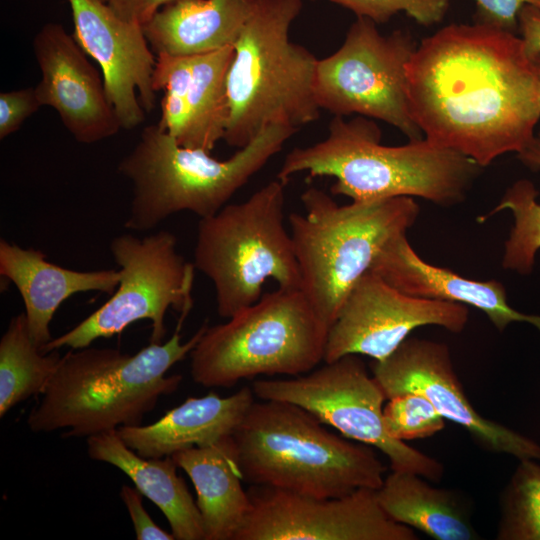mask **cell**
<instances>
[{"instance_id":"1","label":"cell","mask_w":540,"mask_h":540,"mask_svg":"<svg viewBox=\"0 0 540 540\" xmlns=\"http://www.w3.org/2000/svg\"><path fill=\"white\" fill-rule=\"evenodd\" d=\"M409 111L424 138L482 168L521 152L540 119V85L521 37L450 24L424 38L406 70Z\"/></svg>"},{"instance_id":"2","label":"cell","mask_w":540,"mask_h":540,"mask_svg":"<svg viewBox=\"0 0 540 540\" xmlns=\"http://www.w3.org/2000/svg\"><path fill=\"white\" fill-rule=\"evenodd\" d=\"M208 326L186 342L182 325L165 342L130 355L114 348L70 349L27 417L34 433L67 429L64 438L90 437L121 426L141 425L158 400L175 392L182 376L169 369L190 354Z\"/></svg>"},{"instance_id":"3","label":"cell","mask_w":540,"mask_h":540,"mask_svg":"<svg viewBox=\"0 0 540 540\" xmlns=\"http://www.w3.org/2000/svg\"><path fill=\"white\" fill-rule=\"evenodd\" d=\"M328 130L324 140L292 149L277 179L286 184L307 172L310 177H334L331 193L355 202L404 196L451 207L463 202L482 169L424 137L402 146L383 145L379 127L363 116L349 121L334 116Z\"/></svg>"},{"instance_id":"4","label":"cell","mask_w":540,"mask_h":540,"mask_svg":"<svg viewBox=\"0 0 540 540\" xmlns=\"http://www.w3.org/2000/svg\"><path fill=\"white\" fill-rule=\"evenodd\" d=\"M324 425L298 405L254 401L232 434L243 481L317 498L378 490L386 467L375 449Z\"/></svg>"},{"instance_id":"5","label":"cell","mask_w":540,"mask_h":540,"mask_svg":"<svg viewBox=\"0 0 540 540\" xmlns=\"http://www.w3.org/2000/svg\"><path fill=\"white\" fill-rule=\"evenodd\" d=\"M299 129L271 125L226 160L181 146L158 124L146 126L118 172L132 183L124 227L149 231L181 211L200 218L220 211Z\"/></svg>"},{"instance_id":"6","label":"cell","mask_w":540,"mask_h":540,"mask_svg":"<svg viewBox=\"0 0 540 540\" xmlns=\"http://www.w3.org/2000/svg\"><path fill=\"white\" fill-rule=\"evenodd\" d=\"M301 9L302 0H259L243 26L227 75L228 145L239 149L268 126L299 129L319 118L318 59L289 38Z\"/></svg>"},{"instance_id":"7","label":"cell","mask_w":540,"mask_h":540,"mask_svg":"<svg viewBox=\"0 0 540 540\" xmlns=\"http://www.w3.org/2000/svg\"><path fill=\"white\" fill-rule=\"evenodd\" d=\"M305 212L288 221L301 290L330 327L347 296L382 249L407 235L420 209L412 197L339 205L325 191L301 195Z\"/></svg>"},{"instance_id":"8","label":"cell","mask_w":540,"mask_h":540,"mask_svg":"<svg viewBox=\"0 0 540 540\" xmlns=\"http://www.w3.org/2000/svg\"><path fill=\"white\" fill-rule=\"evenodd\" d=\"M328 330L301 289L278 287L226 323L207 326L189 354L191 376L228 388L260 375L308 373L324 361Z\"/></svg>"},{"instance_id":"9","label":"cell","mask_w":540,"mask_h":540,"mask_svg":"<svg viewBox=\"0 0 540 540\" xmlns=\"http://www.w3.org/2000/svg\"><path fill=\"white\" fill-rule=\"evenodd\" d=\"M285 185L271 181L245 201L199 220L193 264L212 282L223 318L257 302L268 279L279 288H301L291 234L284 225Z\"/></svg>"},{"instance_id":"10","label":"cell","mask_w":540,"mask_h":540,"mask_svg":"<svg viewBox=\"0 0 540 540\" xmlns=\"http://www.w3.org/2000/svg\"><path fill=\"white\" fill-rule=\"evenodd\" d=\"M109 250L119 266L116 290L79 324L53 338L43 348L44 353L63 347H87L139 320L151 321L150 343H162L167 333V311L179 314V324L189 315L196 268L178 252L173 233L162 230L143 238L120 234L111 240Z\"/></svg>"},{"instance_id":"11","label":"cell","mask_w":540,"mask_h":540,"mask_svg":"<svg viewBox=\"0 0 540 540\" xmlns=\"http://www.w3.org/2000/svg\"><path fill=\"white\" fill-rule=\"evenodd\" d=\"M251 388L259 400L298 405L342 436L379 450L392 471L434 482L444 474L438 460L388 434L383 419L387 399L359 355H345L289 379L256 380Z\"/></svg>"},{"instance_id":"12","label":"cell","mask_w":540,"mask_h":540,"mask_svg":"<svg viewBox=\"0 0 540 540\" xmlns=\"http://www.w3.org/2000/svg\"><path fill=\"white\" fill-rule=\"evenodd\" d=\"M370 19L357 17L342 46L317 62L315 97L334 116L358 114L400 130L409 140L423 138L413 121L406 93L407 64L417 47L412 35H382Z\"/></svg>"},{"instance_id":"13","label":"cell","mask_w":540,"mask_h":540,"mask_svg":"<svg viewBox=\"0 0 540 540\" xmlns=\"http://www.w3.org/2000/svg\"><path fill=\"white\" fill-rule=\"evenodd\" d=\"M250 510L235 540H417L391 519L376 490L317 498L268 486L247 490Z\"/></svg>"},{"instance_id":"14","label":"cell","mask_w":540,"mask_h":540,"mask_svg":"<svg viewBox=\"0 0 540 540\" xmlns=\"http://www.w3.org/2000/svg\"><path fill=\"white\" fill-rule=\"evenodd\" d=\"M466 305L407 295L367 271L329 327L325 362L355 354L382 361L423 326L460 333L468 322Z\"/></svg>"},{"instance_id":"15","label":"cell","mask_w":540,"mask_h":540,"mask_svg":"<svg viewBox=\"0 0 540 540\" xmlns=\"http://www.w3.org/2000/svg\"><path fill=\"white\" fill-rule=\"evenodd\" d=\"M371 372L386 399L418 393L436 410L460 425L482 449L519 460H540V445L478 413L454 370L447 344L408 337L391 355L371 364Z\"/></svg>"},{"instance_id":"16","label":"cell","mask_w":540,"mask_h":540,"mask_svg":"<svg viewBox=\"0 0 540 540\" xmlns=\"http://www.w3.org/2000/svg\"><path fill=\"white\" fill-rule=\"evenodd\" d=\"M74 38L100 65L107 97L121 128L133 129L155 106L156 57L143 26L118 17L99 0H68Z\"/></svg>"},{"instance_id":"17","label":"cell","mask_w":540,"mask_h":540,"mask_svg":"<svg viewBox=\"0 0 540 540\" xmlns=\"http://www.w3.org/2000/svg\"><path fill=\"white\" fill-rule=\"evenodd\" d=\"M32 46L41 72L35 86L41 105L52 107L79 143L92 144L117 134L121 125L104 79L74 36L61 24L47 23Z\"/></svg>"},{"instance_id":"18","label":"cell","mask_w":540,"mask_h":540,"mask_svg":"<svg viewBox=\"0 0 540 540\" xmlns=\"http://www.w3.org/2000/svg\"><path fill=\"white\" fill-rule=\"evenodd\" d=\"M370 271L397 290L414 297L472 306L482 311L500 332L513 322H526L540 332V315L524 314L507 301L497 280L478 281L421 259L407 235L389 242L375 258Z\"/></svg>"},{"instance_id":"19","label":"cell","mask_w":540,"mask_h":540,"mask_svg":"<svg viewBox=\"0 0 540 540\" xmlns=\"http://www.w3.org/2000/svg\"><path fill=\"white\" fill-rule=\"evenodd\" d=\"M0 275L11 281L23 300L30 335L43 348L53 339L50 323L69 297L88 291L111 295L120 273L115 269L78 271L56 265L33 248L0 240Z\"/></svg>"},{"instance_id":"20","label":"cell","mask_w":540,"mask_h":540,"mask_svg":"<svg viewBox=\"0 0 540 540\" xmlns=\"http://www.w3.org/2000/svg\"><path fill=\"white\" fill-rule=\"evenodd\" d=\"M254 401L249 386L227 397L210 392L187 398L152 424L121 426L116 431L127 446L145 458L169 457L231 436Z\"/></svg>"},{"instance_id":"21","label":"cell","mask_w":540,"mask_h":540,"mask_svg":"<svg viewBox=\"0 0 540 540\" xmlns=\"http://www.w3.org/2000/svg\"><path fill=\"white\" fill-rule=\"evenodd\" d=\"M259 0H173L143 26L156 54L194 56L233 45Z\"/></svg>"},{"instance_id":"22","label":"cell","mask_w":540,"mask_h":540,"mask_svg":"<svg viewBox=\"0 0 540 540\" xmlns=\"http://www.w3.org/2000/svg\"><path fill=\"white\" fill-rule=\"evenodd\" d=\"M197 494L205 540H235L250 510L232 435L171 456Z\"/></svg>"},{"instance_id":"23","label":"cell","mask_w":540,"mask_h":540,"mask_svg":"<svg viewBox=\"0 0 540 540\" xmlns=\"http://www.w3.org/2000/svg\"><path fill=\"white\" fill-rule=\"evenodd\" d=\"M87 453L126 474L165 515L175 540H205L198 506L171 456L145 458L127 446L116 430L88 437Z\"/></svg>"},{"instance_id":"24","label":"cell","mask_w":540,"mask_h":540,"mask_svg":"<svg viewBox=\"0 0 540 540\" xmlns=\"http://www.w3.org/2000/svg\"><path fill=\"white\" fill-rule=\"evenodd\" d=\"M426 480L414 473L392 471L376 490L380 506L394 521L433 539H478L455 491L434 487Z\"/></svg>"},{"instance_id":"25","label":"cell","mask_w":540,"mask_h":540,"mask_svg":"<svg viewBox=\"0 0 540 540\" xmlns=\"http://www.w3.org/2000/svg\"><path fill=\"white\" fill-rule=\"evenodd\" d=\"M234 46L192 56V79L184 126L176 137L186 148L211 152L224 139L230 116L227 75Z\"/></svg>"},{"instance_id":"26","label":"cell","mask_w":540,"mask_h":540,"mask_svg":"<svg viewBox=\"0 0 540 540\" xmlns=\"http://www.w3.org/2000/svg\"><path fill=\"white\" fill-rule=\"evenodd\" d=\"M44 353L32 339L24 312L12 317L0 339V417L17 404L41 395L61 359Z\"/></svg>"},{"instance_id":"27","label":"cell","mask_w":540,"mask_h":540,"mask_svg":"<svg viewBox=\"0 0 540 540\" xmlns=\"http://www.w3.org/2000/svg\"><path fill=\"white\" fill-rule=\"evenodd\" d=\"M518 159L528 168L540 170V128L529 144L519 153ZM539 192L529 180H518L507 189L502 199L480 222L502 210H510L514 225L504 243L502 267L527 275L532 272L540 249V203Z\"/></svg>"},{"instance_id":"28","label":"cell","mask_w":540,"mask_h":540,"mask_svg":"<svg viewBox=\"0 0 540 540\" xmlns=\"http://www.w3.org/2000/svg\"><path fill=\"white\" fill-rule=\"evenodd\" d=\"M497 540H540V465L520 460L500 497Z\"/></svg>"},{"instance_id":"29","label":"cell","mask_w":540,"mask_h":540,"mask_svg":"<svg viewBox=\"0 0 540 540\" xmlns=\"http://www.w3.org/2000/svg\"><path fill=\"white\" fill-rule=\"evenodd\" d=\"M191 79L192 56L156 55L153 88L156 92L165 91L162 114L157 124L175 138L187 117Z\"/></svg>"},{"instance_id":"30","label":"cell","mask_w":540,"mask_h":540,"mask_svg":"<svg viewBox=\"0 0 540 540\" xmlns=\"http://www.w3.org/2000/svg\"><path fill=\"white\" fill-rule=\"evenodd\" d=\"M388 434L399 441L424 439L445 427L444 417L418 393H405L388 399L383 408Z\"/></svg>"},{"instance_id":"31","label":"cell","mask_w":540,"mask_h":540,"mask_svg":"<svg viewBox=\"0 0 540 540\" xmlns=\"http://www.w3.org/2000/svg\"><path fill=\"white\" fill-rule=\"evenodd\" d=\"M351 10L357 17L385 23L399 12L406 13L417 23L430 26L443 20L449 0H330Z\"/></svg>"},{"instance_id":"32","label":"cell","mask_w":540,"mask_h":540,"mask_svg":"<svg viewBox=\"0 0 540 540\" xmlns=\"http://www.w3.org/2000/svg\"><path fill=\"white\" fill-rule=\"evenodd\" d=\"M41 106L35 87L1 92L0 139L15 133Z\"/></svg>"},{"instance_id":"33","label":"cell","mask_w":540,"mask_h":540,"mask_svg":"<svg viewBox=\"0 0 540 540\" xmlns=\"http://www.w3.org/2000/svg\"><path fill=\"white\" fill-rule=\"evenodd\" d=\"M476 23L516 34L520 10L531 5L540 9V0H475Z\"/></svg>"},{"instance_id":"34","label":"cell","mask_w":540,"mask_h":540,"mask_svg":"<svg viewBox=\"0 0 540 540\" xmlns=\"http://www.w3.org/2000/svg\"><path fill=\"white\" fill-rule=\"evenodd\" d=\"M142 494L135 488L123 485L120 490L128 514L132 520L137 540H175L172 533L158 526L142 504Z\"/></svg>"},{"instance_id":"35","label":"cell","mask_w":540,"mask_h":540,"mask_svg":"<svg viewBox=\"0 0 540 540\" xmlns=\"http://www.w3.org/2000/svg\"><path fill=\"white\" fill-rule=\"evenodd\" d=\"M171 1L173 0H108L107 4L121 19L144 26Z\"/></svg>"},{"instance_id":"36","label":"cell","mask_w":540,"mask_h":540,"mask_svg":"<svg viewBox=\"0 0 540 540\" xmlns=\"http://www.w3.org/2000/svg\"><path fill=\"white\" fill-rule=\"evenodd\" d=\"M518 31L527 55L531 58L540 53V9L531 5L524 6L518 15Z\"/></svg>"},{"instance_id":"37","label":"cell","mask_w":540,"mask_h":540,"mask_svg":"<svg viewBox=\"0 0 540 540\" xmlns=\"http://www.w3.org/2000/svg\"><path fill=\"white\" fill-rule=\"evenodd\" d=\"M531 59L534 63L540 85V53L534 55L533 57H531Z\"/></svg>"},{"instance_id":"38","label":"cell","mask_w":540,"mask_h":540,"mask_svg":"<svg viewBox=\"0 0 540 540\" xmlns=\"http://www.w3.org/2000/svg\"><path fill=\"white\" fill-rule=\"evenodd\" d=\"M99 1H101L103 3H108V0H99Z\"/></svg>"},{"instance_id":"39","label":"cell","mask_w":540,"mask_h":540,"mask_svg":"<svg viewBox=\"0 0 540 540\" xmlns=\"http://www.w3.org/2000/svg\"><path fill=\"white\" fill-rule=\"evenodd\" d=\"M311 1H314V0H311Z\"/></svg>"}]
</instances>
